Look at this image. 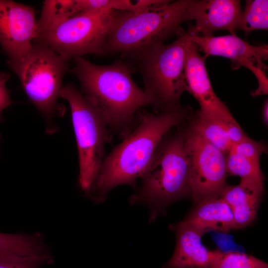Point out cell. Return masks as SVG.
Segmentation results:
<instances>
[{
  "instance_id": "30bf717a",
  "label": "cell",
  "mask_w": 268,
  "mask_h": 268,
  "mask_svg": "<svg viewBox=\"0 0 268 268\" xmlns=\"http://www.w3.org/2000/svg\"><path fill=\"white\" fill-rule=\"evenodd\" d=\"M191 40L204 54L205 58L209 56L225 57L230 60L232 69L245 67L251 70L258 82V88L252 93L253 96L268 94L267 67L264 63L268 58L267 45L254 46L232 35L202 36L193 34Z\"/></svg>"
},
{
  "instance_id": "44dd1931",
  "label": "cell",
  "mask_w": 268,
  "mask_h": 268,
  "mask_svg": "<svg viewBox=\"0 0 268 268\" xmlns=\"http://www.w3.org/2000/svg\"><path fill=\"white\" fill-rule=\"evenodd\" d=\"M226 170L227 175L237 176L241 179L264 182L260 164L254 163L231 151L227 155Z\"/></svg>"
},
{
  "instance_id": "d4e9b609",
  "label": "cell",
  "mask_w": 268,
  "mask_h": 268,
  "mask_svg": "<svg viewBox=\"0 0 268 268\" xmlns=\"http://www.w3.org/2000/svg\"><path fill=\"white\" fill-rule=\"evenodd\" d=\"M167 0H112L114 9L134 13L146 12L161 6Z\"/></svg>"
},
{
  "instance_id": "cb8c5ba5",
  "label": "cell",
  "mask_w": 268,
  "mask_h": 268,
  "mask_svg": "<svg viewBox=\"0 0 268 268\" xmlns=\"http://www.w3.org/2000/svg\"><path fill=\"white\" fill-rule=\"evenodd\" d=\"M266 150V146L264 142L255 141L248 136L239 142L233 144L230 151L260 164L261 155Z\"/></svg>"
},
{
  "instance_id": "7c38bea8",
  "label": "cell",
  "mask_w": 268,
  "mask_h": 268,
  "mask_svg": "<svg viewBox=\"0 0 268 268\" xmlns=\"http://www.w3.org/2000/svg\"><path fill=\"white\" fill-rule=\"evenodd\" d=\"M197 45L189 42L185 57V73L187 91L197 100L200 114L217 120L232 117L226 105L215 93L205 67V59L199 53Z\"/></svg>"
},
{
  "instance_id": "4316f807",
  "label": "cell",
  "mask_w": 268,
  "mask_h": 268,
  "mask_svg": "<svg viewBox=\"0 0 268 268\" xmlns=\"http://www.w3.org/2000/svg\"><path fill=\"white\" fill-rule=\"evenodd\" d=\"M220 121L232 145L248 136L233 116Z\"/></svg>"
},
{
  "instance_id": "ba28073f",
  "label": "cell",
  "mask_w": 268,
  "mask_h": 268,
  "mask_svg": "<svg viewBox=\"0 0 268 268\" xmlns=\"http://www.w3.org/2000/svg\"><path fill=\"white\" fill-rule=\"evenodd\" d=\"M115 9L80 13L39 36L43 43L64 60L100 54L110 27Z\"/></svg>"
},
{
  "instance_id": "5bb4252c",
  "label": "cell",
  "mask_w": 268,
  "mask_h": 268,
  "mask_svg": "<svg viewBox=\"0 0 268 268\" xmlns=\"http://www.w3.org/2000/svg\"><path fill=\"white\" fill-rule=\"evenodd\" d=\"M176 245L170 259L161 268H211L220 250L210 251L201 242L203 236L182 221L171 224Z\"/></svg>"
},
{
  "instance_id": "603a6c76",
  "label": "cell",
  "mask_w": 268,
  "mask_h": 268,
  "mask_svg": "<svg viewBox=\"0 0 268 268\" xmlns=\"http://www.w3.org/2000/svg\"><path fill=\"white\" fill-rule=\"evenodd\" d=\"M52 262V257L49 253L30 256L0 254V268H41Z\"/></svg>"
},
{
  "instance_id": "2e32d148",
  "label": "cell",
  "mask_w": 268,
  "mask_h": 268,
  "mask_svg": "<svg viewBox=\"0 0 268 268\" xmlns=\"http://www.w3.org/2000/svg\"><path fill=\"white\" fill-rule=\"evenodd\" d=\"M181 221L202 235L212 230L225 233L237 230L231 209L221 197L198 203Z\"/></svg>"
},
{
  "instance_id": "9a60e30c",
  "label": "cell",
  "mask_w": 268,
  "mask_h": 268,
  "mask_svg": "<svg viewBox=\"0 0 268 268\" xmlns=\"http://www.w3.org/2000/svg\"><path fill=\"white\" fill-rule=\"evenodd\" d=\"M264 192V182L253 180L241 179L237 185L225 187L220 197L231 208L237 230L255 219Z\"/></svg>"
},
{
  "instance_id": "7402d4cb",
  "label": "cell",
  "mask_w": 268,
  "mask_h": 268,
  "mask_svg": "<svg viewBox=\"0 0 268 268\" xmlns=\"http://www.w3.org/2000/svg\"><path fill=\"white\" fill-rule=\"evenodd\" d=\"M211 268H268V265L242 252L220 251Z\"/></svg>"
},
{
  "instance_id": "d6986e66",
  "label": "cell",
  "mask_w": 268,
  "mask_h": 268,
  "mask_svg": "<svg viewBox=\"0 0 268 268\" xmlns=\"http://www.w3.org/2000/svg\"><path fill=\"white\" fill-rule=\"evenodd\" d=\"M74 3V0H44L37 21L38 37L73 16Z\"/></svg>"
},
{
  "instance_id": "4fadbf2b",
  "label": "cell",
  "mask_w": 268,
  "mask_h": 268,
  "mask_svg": "<svg viewBox=\"0 0 268 268\" xmlns=\"http://www.w3.org/2000/svg\"><path fill=\"white\" fill-rule=\"evenodd\" d=\"M240 1L238 0H195L190 12L195 20L196 35L213 36L218 30H226L236 35L235 30L242 15Z\"/></svg>"
},
{
  "instance_id": "3957f363",
  "label": "cell",
  "mask_w": 268,
  "mask_h": 268,
  "mask_svg": "<svg viewBox=\"0 0 268 268\" xmlns=\"http://www.w3.org/2000/svg\"><path fill=\"white\" fill-rule=\"evenodd\" d=\"M195 0H170L152 10L134 13L115 10L99 55L120 54L132 60L177 34L190 20Z\"/></svg>"
},
{
  "instance_id": "83f0119b",
  "label": "cell",
  "mask_w": 268,
  "mask_h": 268,
  "mask_svg": "<svg viewBox=\"0 0 268 268\" xmlns=\"http://www.w3.org/2000/svg\"><path fill=\"white\" fill-rule=\"evenodd\" d=\"M10 77V75L8 73L0 71V122L2 121L3 110L12 103L9 91L5 86Z\"/></svg>"
},
{
  "instance_id": "f1b7e54d",
  "label": "cell",
  "mask_w": 268,
  "mask_h": 268,
  "mask_svg": "<svg viewBox=\"0 0 268 268\" xmlns=\"http://www.w3.org/2000/svg\"><path fill=\"white\" fill-rule=\"evenodd\" d=\"M262 117L264 123L266 126H268V101L267 99L263 106L262 108Z\"/></svg>"
},
{
  "instance_id": "9c48e42d",
  "label": "cell",
  "mask_w": 268,
  "mask_h": 268,
  "mask_svg": "<svg viewBox=\"0 0 268 268\" xmlns=\"http://www.w3.org/2000/svg\"><path fill=\"white\" fill-rule=\"evenodd\" d=\"M190 195L196 204L220 197L226 186L227 155L209 143L191 125L187 128Z\"/></svg>"
},
{
  "instance_id": "277c9868",
  "label": "cell",
  "mask_w": 268,
  "mask_h": 268,
  "mask_svg": "<svg viewBox=\"0 0 268 268\" xmlns=\"http://www.w3.org/2000/svg\"><path fill=\"white\" fill-rule=\"evenodd\" d=\"M181 125L174 134L163 138L140 179V187L130 199L133 204L149 207L150 222L169 204L190 195L187 129Z\"/></svg>"
},
{
  "instance_id": "484cf974",
  "label": "cell",
  "mask_w": 268,
  "mask_h": 268,
  "mask_svg": "<svg viewBox=\"0 0 268 268\" xmlns=\"http://www.w3.org/2000/svg\"><path fill=\"white\" fill-rule=\"evenodd\" d=\"M109 9H113L112 0H74L73 16L80 13Z\"/></svg>"
},
{
  "instance_id": "ffe728a7",
  "label": "cell",
  "mask_w": 268,
  "mask_h": 268,
  "mask_svg": "<svg viewBox=\"0 0 268 268\" xmlns=\"http://www.w3.org/2000/svg\"><path fill=\"white\" fill-rule=\"evenodd\" d=\"M268 1L248 0L246 4L237 27L245 37L256 30H268Z\"/></svg>"
},
{
  "instance_id": "7a4b0ae2",
  "label": "cell",
  "mask_w": 268,
  "mask_h": 268,
  "mask_svg": "<svg viewBox=\"0 0 268 268\" xmlns=\"http://www.w3.org/2000/svg\"><path fill=\"white\" fill-rule=\"evenodd\" d=\"M74 59L70 72L78 80L82 93L105 120L110 134L124 138L134 128L138 113L150 101L132 76L133 67L122 61L98 65L82 57Z\"/></svg>"
},
{
  "instance_id": "8fae6325",
  "label": "cell",
  "mask_w": 268,
  "mask_h": 268,
  "mask_svg": "<svg viewBox=\"0 0 268 268\" xmlns=\"http://www.w3.org/2000/svg\"><path fill=\"white\" fill-rule=\"evenodd\" d=\"M37 37V23L32 7L0 0V44L8 60L25 56Z\"/></svg>"
},
{
  "instance_id": "e0dca14e",
  "label": "cell",
  "mask_w": 268,
  "mask_h": 268,
  "mask_svg": "<svg viewBox=\"0 0 268 268\" xmlns=\"http://www.w3.org/2000/svg\"><path fill=\"white\" fill-rule=\"evenodd\" d=\"M190 125L204 139L227 155L232 146L220 120L206 117L197 111L191 116Z\"/></svg>"
},
{
  "instance_id": "5b68a950",
  "label": "cell",
  "mask_w": 268,
  "mask_h": 268,
  "mask_svg": "<svg viewBox=\"0 0 268 268\" xmlns=\"http://www.w3.org/2000/svg\"><path fill=\"white\" fill-rule=\"evenodd\" d=\"M176 39L169 44L158 43L135 58L143 80V91L156 114L182 107L180 102L187 91L185 73L186 54L195 34L194 25L180 29Z\"/></svg>"
},
{
  "instance_id": "6da1fadb",
  "label": "cell",
  "mask_w": 268,
  "mask_h": 268,
  "mask_svg": "<svg viewBox=\"0 0 268 268\" xmlns=\"http://www.w3.org/2000/svg\"><path fill=\"white\" fill-rule=\"evenodd\" d=\"M191 111L184 106L158 114L141 109L134 128L105 158L88 194L93 201L103 202L108 193L120 185L136 190L137 180L148 168L163 138L188 119Z\"/></svg>"
},
{
  "instance_id": "8992f818",
  "label": "cell",
  "mask_w": 268,
  "mask_h": 268,
  "mask_svg": "<svg viewBox=\"0 0 268 268\" xmlns=\"http://www.w3.org/2000/svg\"><path fill=\"white\" fill-rule=\"evenodd\" d=\"M7 65L18 76L29 100L44 116L50 133L55 131L53 120L59 111L58 99L68 70L67 61L45 44L36 41L30 51Z\"/></svg>"
},
{
  "instance_id": "52a82bcc",
  "label": "cell",
  "mask_w": 268,
  "mask_h": 268,
  "mask_svg": "<svg viewBox=\"0 0 268 268\" xmlns=\"http://www.w3.org/2000/svg\"><path fill=\"white\" fill-rule=\"evenodd\" d=\"M61 97L69 105L78 153V183L88 194L105 158L108 128L99 111L72 83L64 86Z\"/></svg>"
},
{
  "instance_id": "ac0fdd59",
  "label": "cell",
  "mask_w": 268,
  "mask_h": 268,
  "mask_svg": "<svg viewBox=\"0 0 268 268\" xmlns=\"http://www.w3.org/2000/svg\"><path fill=\"white\" fill-rule=\"evenodd\" d=\"M46 252L41 238L38 235L0 233V254L30 256L42 254Z\"/></svg>"
}]
</instances>
